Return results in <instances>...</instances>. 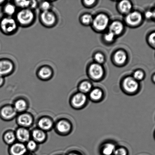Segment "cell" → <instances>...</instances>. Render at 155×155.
<instances>
[{"label": "cell", "mask_w": 155, "mask_h": 155, "mask_svg": "<svg viewBox=\"0 0 155 155\" xmlns=\"http://www.w3.org/2000/svg\"><path fill=\"white\" fill-rule=\"evenodd\" d=\"M89 72L92 78L99 79L103 76L104 71L101 65L98 64H94L89 68Z\"/></svg>", "instance_id": "obj_16"}, {"label": "cell", "mask_w": 155, "mask_h": 155, "mask_svg": "<svg viewBox=\"0 0 155 155\" xmlns=\"http://www.w3.org/2000/svg\"><path fill=\"white\" fill-rule=\"evenodd\" d=\"M66 155H80L79 154H77V153L74 152H70L68 153Z\"/></svg>", "instance_id": "obj_39"}, {"label": "cell", "mask_w": 155, "mask_h": 155, "mask_svg": "<svg viewBox=\"0 0 155 155\" xmlns=\"http://www.w3.org/2000/svg\"><path fill=\"white\" fill-rule=\"evenodd\" d=\"M126 21L129 25H136L139 24L142 20V15L138 12L129 13L126 17Z\"/></svg>", "instance_id": "obj_19"}, {"label": "cell", "mask_w": 155, "mask_h": 155, "mask_svg": "<svg viewBox=\"0 0 155 155\" xmlns=\"http://www.w3.org/2000/svg\"><path fill=\"white\" fill-rule=\"evenodd\" d=\"M52 6V3L50 2L43 1L41 2L39 4V8L42 12L51 10Z\"/></svg>", "instance_id": "obj_27"}, {"label": "cell", "mask_w": 155, "mask_h": 155, "mask_svg": "<svg viewBox=\"0 0 155 155\" xmlns=\"http://www.w3.org/2000/svg\"><path fill=\"white\" fill-rule=\"evenodd\" d=\"M15 132L17 142L25 144L31 139V130L29 129L18 127Z\"/></svg>", "instance_id": "obj_9"}, {"label": "cell", "mask_w": 155, "mask_h": 155, "mask_svg": "<svg viewBox=\"0 0 155 155\" xmlns=\"http://www.w3.org/2000/svg\"><path fill=\"white\" fill-rule=\"evenodd\" d=\"M16 7L13 3H5L3 7V13L6 16L12 17L16 13Z\"/></svg>", "instance_id": "obj_20"}, {"label": "cell", "mask_w": 155, "mask_h": 155, "mask_svg": "<svg viewBox=\"0 0 155 155\" xmlns=\"http://www.w3.org/2000/svg\"><path fill=\"white\" fill-rule=\"evenodd\" d=\"M39 18L42 25L48 28L54 27L57 23V15L51 10L42 12Z\"/></svg>", "instance_id": "obj_4"}, {"label": "cell", "mask_w": 155, "mask_h": 155, "mask_svg": "<svg viewBox=\"0 0 155 155\" xmlns=\"http://www.w3.org/2000/svg\"><path fill=\"white\" fill-rule=\"evenodd\" d=\"M95 59L97 63L101 64L104 61V55L101 53H98L95 54Z\"/></svg>", "instance_id": "obj_31"}, {"label": "cell", "mask_w": 155, "mask_h": 155, "mask_svg": "<svg viewBox=\"0 0 155 155\" xmlns=\"http://www.w3.org/2000/svg\"><path fill=\"white\" fill-rule=\"evenodd\" d=\"M15 65L12 60L8 59H0V76L3 77L8 76L13 73Z\"/></svg>", "instance_id": "obj_8"}, {"label": "cell", "mask_w": 155, "mask_h": 155, "mask_svg": "<svg viewBox=\"0 0 155 155\" xmlns=\"http://www.w3.org/2000/svg\"><path fill=\"white\" fill-rule=\"evenodd\" d=\"M36 75L39 80L47 81L52 78L54 75V71L51 67L45 65L39 68L36 73Z\"/></svg>", "instance_id": "obj_11"}, {"label": "cell", "mask_w": 155, "mask_h": 155, "mask_svg": "<svg viewBox=\"0 0 155 155\" xmlns=\"http://www.w3.org/2000/svg\"><path fill=\"white\" fill-rule=\"evenodd\" d=\"M103 94L102 91L99 89H95L92 91L90 94V97L92 99L98 100L100 99L102 96Z\"/></svg>", "instance_id": "obj_29"}, {"label": "cell", "mask_w": 155, "mask_h": 155, "mask_svg": "<svg viewBox=\"0 0 155 155\" xmlns=\"http://www.w3.org/2000/svg\"><path fill=\"white\" fill-rule=\"evenodd\" d=\"M54 129L58 135L65 136L70 133L72 125L67 119L64 118H61L55 122Z\"/></svg>", "instance_id": "obj_3"}, {"label": "cell", "mask_w": 155, "mask_h": 155, "mask_svg": "<svg viewBox=\"0 0 155 155\" xmlns=\"http://www.w3.org/2000/svg\"><path fill=\"white\" fill-rule=\"evenodd\" d=\"M115 62L118 64H123L126 60V55L123 51H119L116 52L114 56Z\"/></svg>", "instance_id": "obj_23"}, {"label": "cell", "mask_w": 155, "mask_h": 155, "mask_svg": "<svg viewBox=\"0 0 155 155\" xmlns=\"http://www.w3.org/2000/svg\"><path fill=\"white\" fill-rule=\"evenodd\" d=\"M123 86L126 91L129 92H133L137 89L139 85L134 78L129 77L124 80Z\"/></svg>", "instance_id": "obj_17"}, {"label": "cell", "mask_w": 155, "mask_h": 155, "mask_svg": "<svg viewBox=\"0 0 155 155\" xmlns=\"http://www.w3.org/2000/svg\"><path fill=\"white\" fill-rule=\"evenodd\" d=\"M18 114L12 104H5L0 107V118L5 121L13 120Z\"/></svg>", "instance_id": "obj_6"}, {"label": "cell", "mask_w": 155, "mask_h": 155, "mask_svg": "<svg viewBox=\"0 0 155 155\" xmlns=\"http://www.w3.org/2000/svg\"><path fill=\"white\" fill-rule=\"evenodd\" d=\"M2 140L8 146L17 142L15 130H8L3 133Z\"/></svg>", "instance_id": "obj_18"}, {"label": "cell", "mask_w": 155, "mask_h": 155, "mask_svg": "<svg viewBox=\"0 0 155 155\" xmlns=\"http://www.w3.org/2000/svg\"><path fill=\"white\" fill-rule=\"evenodd\" d=\"M26 147L29 153H35L39 150V144L31 139L25 144Z\"/></svg>", "instance_id": "obj_22"}, {"label": "cell", "mask_w": 155, "mask_h": 155, "mask_svg": "<svg viewBox=\"0 0 155 155\" xmlns=\"http://www.w3.org/2000/svg\"><path fill=\"white\" fill-rule=\"evenodd\" d=\"M149 41L150 45L155 48V32L150 35L149 37Z\"/></svg>", "instance_id": "obj_34"}, {"label": "cell", "mask_w": 155, "mask_h": 155, "mask_svg": "<svg viewBox=\"0 0 155 155\" xmlns=\"http://www.w3.org/2000/svg\"><path fill=\"white\" fill-rule=\"evenodd\" d=\"M115 155H126V152L123 148H120L115 150Z\"/></svg>", "instance_id": "obj_35"}, {"label": "cell", "mask_w": 155, "mask_h": 155, "mask_svg": "<svg viewBox=\"0 0 155 155\" xmlns=\"http://www.w3.org/2000/svg\"><path fill=\"white\" fill-rule=\"evenodd\" d=\"M115 35L110 32H109L107 34H106L105 36V39L108 42H111L114 38Z\"/></svg>", "instance_id": "obj_33"}, {"label": "cell", "mask_w": 155, "mask_h": 155, "mask_svg": "<svg viewBox=\"0 0 155 155\" xmlns=\"http://www.w3.org/2000/svg\"><path fill=\"white\" fill-rule=\"evenodd\" d=\"M86 97L82 93H78L73 96L70 100L71 106L75 108H79L85 104L86 101Z\"/></svg>", "instance_id": "obj_15"}, {"label": "cell", "mask_w": 155, "mask_h": 155, "mask_svg": "<svg viewBox=\"0 0 155 155\" xmlns=\"http://www.w3.org/2000/svg\"><path fill=\"white\" fill-rule=\"evenodd\" d=\"M119 7L122 13H129L131 10L132 5L130 2L123 1L120 3Z\"/></svg>", "instance_id": "obj_24"}, {"label": "cell", "mask_w": 155, "mask_h": 155, "mask_svg": "<svg viewBox=\"0 0 155 155\" xmlns=\"http://www.w3.org/2000/svg\"><path fill=\"white\" fill-rule=\"evenodd\" d=\"M80 90L83 92H87L90 90L92 85L89 82L84 81L81 83L79 86Z\"/></svg>", "instance_id": "obj_28"}, {"label": "cell", "mask_w": 155, "mask_h": 155, "mask_svg": "<svg viewBox=\"0 0 155 155\" xmlns=\"http://www.w3.org/2000/svg\"><path fill=\"white\" fill-rule=\"evenodd\" d=\"M31 139L39 144H42L46 142L48 134L41 129L36 127L31 130Z\"/></svg>", "instance_id": "obj_13"}, {"label": "cell", "mask_w": 155, "mask_h": 155, "mask_svg": "<svg viewBox=\"0 0 155 155\" xmlns=\"http://www.w3.org/2000/svg\"><path fill=\"white\" fill-rule=\"evenodd\" d=\"M109 19L106 15L100 14L96 17L93 21L94 27L98 30H104L108 25Z\"/></svg>", "instance_id": "obj_14"}, {"label": "cell", "mask_w": 155, "mask_h": 155, "mask_svg": "<svg viewBox=\"0 0 155 155\" xmlns=\"http://www.w3.org/2000/svg\"><path fill=\"white\" fill-rule=\"evenodd\" d=\"M5 78L0 76V88L4 86L5 83Z\"/></svg>", "instance_id": "obj_37"}, {"label": "cell", "mask_w": 155, "mask_h": 155, "mask_svg": "<svg viewBox=\"0 0 155 155\" xmlns=\"http://www.w3.org/2000/svg\"></svg>", "instance_id": "obj_44"}, {"label": "cell", "mask_w": 155, "mask_h": 155, "mask_svg": "<svg viewBox=\"0 0 155 155\" xmlns=\"http://www.w3.org/2000/svg\"><path fill=\"white\" fill-rule=\"evenodd\" d=\"M6 2L4 0H0V6L2 5L3 4H5Z\"/></svg>", "instance_id": "obj_40"}, {"label": "cell", "mask_w": 155, "mask_h": 155, "mask_svg": "<svg viewBox=\"0 0 155 155\" xmlns=\"http://www.w3.org/2000/svg\"><path fill=\"white\" fill-rule=\"evenodd\" d=\"M16 19L18 25L28 27L32 25L35 19L33 10L30 8L21 9L16 14Z\"/></svg>", "instance_id": "obj_1"}, {"label": "cell", "mask_w": 155, "mask_h": 155, "mask_svg": "<svg viewBox=\"0 0 155 155\" xmlns=\"http://www.w3.org/2000/svg\"><path fill=\"white\" fill-rule=\"evenodd\" d=\"M145 15L147 18H149V19L153 17V12H147V13H146Z\"/></svg>", "instance_id": "obj_36"}, {"label": "cell", "mask_w": 155, "mask_h": 155, "mask_svg": "<svg viewBox=\"0 0 155 155\" xmlns=\"http://www.w3.org/2000/svg\"><path fill=\"white\" fill-rule=\"evenodd\" d=\"M133 77H134V78L136 80H142L144 77L143 73L141 71H136V72L134 73Z\"/></svg>", "instance_id": "obj_32"}, {"label": "cell", "mask_w": 155, "mask_h": 155, "mask_svg": "<svg viewBox=\"0 0 155 155\" xmlns=\"http://www.w3.org/2000/svg\"><path fill=\"white\" fill-rule=\"evenodd\" d=\"M25 155H35V153L28 152Z\"/></svg>", "instance_id": "obj_41"}, {"label": "cell", "mask_w": 155, "mask_h": 155, "mask_svg": "<svg viewBox=\"0 0 155 155\" xmlns=\"http://www.w3.org/2000/svg\"><path fill=\"white\" fill-rule=\"evenodd\" d=\"M153 80H154V81L155 82V75L153 77Z\"/></svg>", "instance_id": "obj_43"}, {"label": "cell", "mask_w": 155, "mask_h": 155, "mask_svg": "<svg viewBox=\"0 0 155 155\" xmlns=\"http://www.w3.org/2000/svg\"><path fill=\"white\" fill-rule=\"evenodd\" d=\"M8 152L9 155H25L28 152L25 144L17 141L9 146Z\"/></svg>", "instance_id": "obj_10"}, {"label": "cell", "mask_w": 155, "mask_h": 155, "mask_svg": "<svg viewBox=\"0 0 155 155\" xmlns=\"http://www.w3.org/2000/svg\"><path fill=\"white\" fill-rule=\"evenodd\" d=\"M81 20L82 22L84 24L89 25L93 22V19L92 16L90 15H85L82 16Z\"/></svg>", "instance_id": "obj_30"}, {"label": "cell", "mask_w": 155, "mask_h": 155, "mask_svg": "<svg viewBox=\"0 0 155 155\" xmlns=\"http://www.w3.org/2000/svg\"><path fill=\"white\" fill-rule=\"evenodd\" d=\"M153 18H154L155 19V8L154 11L153 12Z\"/></svg>", "instance_id": "obj_42"}, {"label": "cell", "mask_w": 155, "mask_h": 155, "mask_svg": "<svg viewBox=\"0 0 155 155\" xmlns=\"http://www.w3.org/2000/svg\"><path fill=\"white\" fill-rule=\"evenodd\" d=\"M13 3L16 7H19L21 9L30 8L31 1H15Z\"/></svg>", "instance_id": "obj_25"}, {"label": "cell", "mask_w": 155, "mask_h": 155, "mask_svg": "<svg viewBox=\"0 0 155 155\" xmlns=\"http://www.w3.org/2000/svg\"><path fill=\"white\" fill-rule=\"evenodd\" d=\"M12 105L18 114L27 112L29 106L28 100L22 97L16 99Z\"/></svg>", "instance_id": "obj_12"}, {"label": "cell", "mask_w": 155, "mask_h": 155, "mask_svg": "<svg viewBox=\"0 0 155 155\" xmlns=\"http://www.w3.org/2000/svg\"><path fill=\"white\" fill-rule=\"evenodd\" d=\"M95 2L94 1H84L85 4L87 6L92 5L94 4V3Z\"/></svg>", "instance_id": "obj_38"}, {"label": "cell", "mask_w": 155, "mask_h": 155, "mask_svg": "<svg viewBox=\"0 0 155 155\" xmlns=\"http://www.w3.org/2000/svg\"><path fill=\"white\" fill-rule=\"evenodd\" d=\"M18 26L16 19L12 17L5 16L0 20V30L2 33L7 35L16 32Z\"/></svg>", "instance_id": "obj_2"}, {"label": "cell", "mask_w": 155, "mask_h": 155, "mask_svg": "<svg viewBox=\"0 0 155 155\" xmlns=\"http://www.w3.org/2000/svg\"><path fill=\"white\" fill-rule=\"evenodd\" d=\"M54 124L55 122L52 118L44 115L40 117L37 120L36 127L48 133L54 129Z\"/></svg>", "instance_id": "obj_7"}, {"label": "cell", "mask_w": 155, "mask_h": 155, "mask_svg": "<svg viewBox=\"0 0 155 155\" xmlns=\"http://www.w3.org/2000/svg\"><path fill=\"white\" fill-rule=\"evenodd\" d=\"M16 121L18 127L29 129L34 124V116L31 113L27 111L18 114Z\"/></svg>", "instance_id": "obj_5"}, {"label": "cell", "mask_w": 155, "mask_h": 155, "mask_svg": "<svg viewBox=\"0 0 155 155\" xmlns=\"http://www.w3.org/2000/svg\"><path fill=\"white\" fill-rule=\"evenodd\" d=\"M123 29V26L121 23L118 21H115L112 23L110 27V32L115 35L120 34Z\"/></svg>", "instance_id": "obj_21"}, {"label": "cell", "mask_w": 155, "mask_h": 155, "mask_svg": "<svg viewBox=\"0 0 155 155\" xmlns=\"http://www.w3.org/2000/svg\"><path fill=\"white\" fill-rule=\"evenodd\" d=\"M115 147V145L112 143L106 144L103 150V153L105 155H111L114 153Z\"/></svg>", "instance_id": "obj_26"}]
</instances>
